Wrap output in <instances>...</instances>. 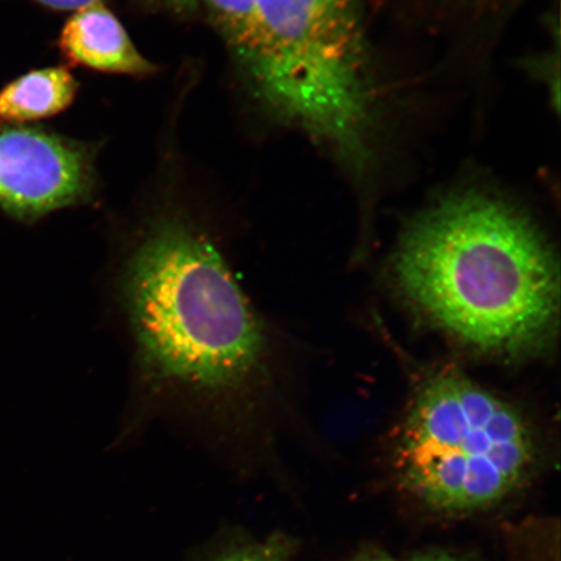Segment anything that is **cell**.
I'll use <instances>...</instances> for the list:
<instances>
[{
    "instance_id": "obj_1",
    "label": "cell",
    "mask_w": 561,
    "mask_h": 561,
    "mask_svg": "<svg viewBox=\"0 0 561 561\" xmlns=\"http://www.w3.org/2000/svg\"><path fill=\"white\" fill-rule=\"evenodd\" d=\"M135 421L164 417L249 439L270 382L271 336L226 249L191 215L152 216L112 268Z\"/></svg>"
},
{
    "instance_id": "obj_2",
    "label": "cell",
    "mask_w": 561,
    "mask_h": 561,
    "mask_svg": "<svg viewBox=\"0 0 561 561\" xmlns=\"http://www.w3.org/2000/svg\"><path fill=\"white\" fill-rule=\"evenodd\" d=\"M394 270L417 310L477 350L531 354L556 333V257L528 219L488 195L458 194L427 209L405 230Z\"/></svg>"
},
{
    "instance_id": "obj_3",
    "label": "cell",
    "mask_w": 561,
    "mask_h": 561,
    "mask_svg": "<svg viewBox=\"0 0 561 561\" xmlns=\"http://www.w3.org/2000/svg\"><path fill=\"white\" fill-rule=\"evenodd\" d=\"M231 54L271 114L363 157L370 93L357 0H256Z\"/></svg>"
},
{
    "instance_id": "obj_4",
    "label": "cell",
    "mask_w": 561,
    "mask_h": 561,
    "mask_svg": "<svg viewBox=\"0 0 561 561\" xmlns=\"http://www.w3.org/2000/svg\"><path fill=\"white\" fill-rule=\"evenodd\" d=\"M407 489L431 507L481 510L520 485L536 458L528 421L469 378L447 371L427 380L397 442Z\"/></svg>"
},
{
    "instance_id": "obj_5",
    "label": "cell",
    "mask_w": 561,
    "mask_h": 561,
    "mask_svg": "<svg viewBox=\"0 0 561 561\" xmlns=\"http://www.w3.org/2000/svg\"><path fill=\"white\" fill-rule=\"evenodd\" d=\"M94 151L79 140L30 126L0 128V208L34 222L85 205L94 193Z\"/></svg>"
},
{
    "instance_id": "obj_6",
    "label": "cell",
    "mask_w": 561,
    "mask_h": 561,
    "mask_svg": "<svg viewBox=\"0 0 561 561\" xmlns=\"http://www.w3.org/2000/svg\"><path fill=\"white\" fill-rule=\"evenodd\" d=\"M59 46L69 61L100 72L147 76L157 70L104 2L75 11L62 27Z\"/></svg>"
},
{
    "instance_id": "obj_7",
    "label": "cell",
    "mask_w": 561,
    "mask_h": 561,
    "mask_svg": "<svg viewBox=\"0 0 561 561\" xmlns=\"http://www.w3.org/2000/svg\"><path fill=\"white\" fill-rule=\"evenodd\" d=\"M79 82L66 67L32 70L0 91V122L27 123L53 117L73 103Z\"/></svg>"
},
{
    "instance_id": "obj_8",
    "label": "cell",
    "mask_w": 561,
    "mask_h": 561,
    "mask_svg": "<svg viewBox=\"0 0 561 561\" xmlns=\"http://www.w3.org/2000/svg\"><path fill=\"white\" fill-rule=\"evenodd\" d=\"M198 2L205 5L210 23L227 42L230 51L240 45L256 0H198Z\"/></svg>"
},
{
    "instance_id": "obj_9",
    "label": "cell",
    "mask_w": 561,
    "mask_h": 561,
    "mask_svg": "<svg viewBox=\"0 0 561 561\" xmlns=\"http://www.w3.org/2000/svg\"><path fill=\"white\" fill-rule=\"evenodd\" d=\"M219 561H286V556L283 546L268 542L228 553Z\"/></svg>"
},
{
    "instance_id": "obj_10",
    "label": "cell",
    "mask_w": 561,
    "mask_h": 561,
    "mask_svg": "<svg viewBox=\"0 0 561 561\" xmlns=\"http://www.w3.org/2000/svg\"><path fill=\"white\" fill-rule=\"evenodd\" d=\"M138 2L150 7H161L178 13H192L198 10V0H138Z\"/></svg>"
},
{
    "instance_id": "obj_11",
    "label": "cell",
    "mask_w": 561,
    "mask_h": 561,
    "mask_svg": "<svg viewBox=\"0 0 561 561\" xmlns=\"http://www.w3.org/2000/svg\"><path fill=\"white\" fill-rule=\"evenodd\" d=\"M33 2L47 7V9L55 11H77L83 7L104 2V0H33Z\"/></svg>"
},
{
    "instance_id": "obj_12",
    "label": "cell",
    "mask_w": 561,
    "mask_h": 561,
    "mask_svg": "<svg viewBox=\"0 0 561 561\" xmlns=\"http://www.w3.org/2000/svg\"><path fill=\"white\" fill-rule=\"evenodd\" d=\"M355 561H396L391 557L388 556V553H385L382 551H369L366 553H363V556L359 559H356Z\"/></svg>"
},
{
    "instance_id": "obj_13",
    "label": "cell",
    "mask_w": 561,
    "mask_h": 561,
    "mask_svg": "<svg viewBox=\"0 0 561 561\" xmlns=\"http://www.w3.org/2000/svg\"><path fill=\"white\" fill-rule=\"evenodd\" d=\"M417 561H458V560H455V559H451L448 557L433 556V557H425Z\"/></svg>"
}]
</instances>
